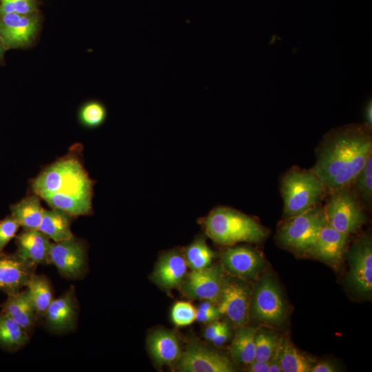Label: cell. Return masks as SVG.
I'll return each instance as SVG.
<instances>
[{
    "instance_id": "cell-1",
    "label": "cell",
    "mask_w": 372,
    "mask_h": 372,
    "mask_svg": "<svg viewBox=\"0 0 372 372\" xmlns=\"http://www.w3.org/2000/svg\"><path fill=\"white\" fill-rule=\"evenodd\" d=\"M369 125H351L331 132L318 152L311 171L331 192L352 183L371 156Z\"/></svg>"
},
{
    "instance_id": "cell-2",
    "label": "cell",
    "mask_w": 372,
    "mask_h": 372,
    "mask_svg": "<svg viewBox=\"0 0 372 372\" xmlns=\"http://www.w3.org/2000/svg\"><path fill=\"white\" fill-rule=\"evenodd\" d=\"M32 187L52 208L70 216L91 210L92 183L75 158H62L50 165L32 181Z\"/></svg>"
},
{
    "instance_id": "cell-3",
    "label": "cell",
    "mask_w": 372,
    "mask_h": 372,
    "mask_svg": "<svg viewBox=\"0 0 372 372\" xmlns=\"http://www.w3.org/2000/svg\"><path fill=\"white\" fill-rule=\"evenodd\" d=\"M203 225L207 236L223 245L239 242L258 243L267 234L265 228L252 218L225 207L213 209L204 218Z\"/></svg>"
},
{
    "instance_id": "cell-4",
    "label": "cell",
    "mask_w": 372,
    "mask_h": 372,
    "mask_svg": "<svg viewBox=\"0 0 372 372\" xmlns=\"http://www.w3.org/2000/svg\"><path fill=\"white\" fill-rule=\"evenodd\" d=\"M324 192L321 181L311 170L293 169L287 172L281 183L285 215L293 217L314 207Z\"/></svg>"
},
{
    "instance_id": "cell-5",
    "label": "cell",
    "mask_w": 372,
    "mask_h": 372,
    "mask_svg": "<svg viewBox=\"0 0 372 372\" xmlns=\"http://www.w3.org/2000/svg\"><path fill=\"white\" fill-rule=\"evenodd\" d=\"M327 223L324 208L318 204L300 214L289 218L279 227L278 238L287 248L305 253Z\"/></svg>"
},
{
    "instance_id": "cell-6",
    "label": "cell",
    "mask_w": 372,
    "mask_h": 372,
    "mask_svg": "<svg viewBox=\"0 0 372 372\" xmlns=\"http://www.w3.org/2000/svg\"><path fill=\"white\" fill-rule=\"evenodd\" d=\"M330 193L324 208L327 223L347 236L356 232L366 220L356 197L347 187L338 188Z\"/></svg>"
},
{
    "instance_id": "cell-7",
    "label": "cell",
    "mask_w": 372,
    "mask_h": 372,
    "mask_svg": "<svg viewBox=\"0 0 372 372\" xmlns=\"http://www.w3.org/2000/svg\"><path fill=\"white\" fill-rule=\"evenodd\" d=\"M251 316L258 321L279 324L286 317L287 309L281 290L270 276H263L257 283L251 298Z\"/></svg>"
},
{
    "instance_id": "cell-8",
    "label": "cell",
    "mask_w": 372,
    "mask_h": 372,
    "mask_svg": "<svg viewBox=\"0 0 372 372\" xmlns=\"http://www.w3.org/2000/svg\"><path fill=\"white\" fill-rule=\"evenodd\" d=\"M225 283L223 268L210 265L205 269L192 270L182 283L181 291L190 298L218 302Z\"/></svg>"
},
{
    "instance_id": "cell-9",
    "label": "cell",
    "mask_w": 372,
    "mask_h": 372,
    "mask_svg": "<svg viewBox=\"0 0 372 372\" xmlns=\"http://www.w3.org/2000/svg\"><path fill=\"white\" fill-rule=\"evenodd\" d=\"M181 372H232L231 362L224 355L201 344L192 342L181 353L178 361Z\"/></svg>"
},
{
    "instance_id": "cell-10",
    "label": "cell",
    "mask_w": 372,
    "mask_h": 372,
    "mask_svg": "<svg viewBox=\"0 0 372 372\" xmlns=\"http://www.w3.org/2000/svg\"><path fill=\"white\" fill-rule=\"evenodd\" d=\"M39 27L38 14L0 15V40L6 48L25 47L33 40Z\"/></svg>"
},
{
    "instance_id": "cell-11",
    "label": "cell",
    "mask_w": 372,
    "mask_h": 372,
    "mask_svg": "<svg viewBox=\"0 0 372 372\" xmlns=\"http://www.w3.org/2000/svg\"><path fill=\"white\" fill-rule=\"evenodd\" d=\"M349 281L359 293L372 291V245L369 236H362L349 251Z\"/></svg>"
},
{
    "instance_id": "cell-12",
    "label": "cell",
    "mask_w": 372,
    "mask_h": 372,
    "mask_svg": "<svg viewBox=\"0 0 372 372\" xmlns=\"http://www.w3.org/2000/svg\"><path fill=\"white\" fill-rule=\"evenodd\" d=\"M64 276H79L85 265V251L83 245L74 237L52 243L48 258Z\"/></svg>"
},
{
    "instance_id": "cell-13",
    "label": "cell",
    "mask_w": 372,
    "mask_h": 372,
    "mask_svg": "<svg viewBox=\"0 0 372 372\" xmlns=\"http://www.w3.org/2000/svg\"><path fill=\"white\" fill-rule=\"evenodd\" d=\"M218 307L220 315L226 316L234 324L242 325L248 319L251 293L241 282H225Z\"/></svg>"
},
{
    "instance_id": "cell-14",
    "label": "cell",
    "mask_w": 372,
    "mask_h": 372,
    "mask_svg": "<svg viewBox=\"0 0 372 372\" xmlns=\"http://www.w3.org/2000/svg\"><path fill=\"white\" fill-rule=\"evenodd\" d=\"M223 269L241 278H256L264 267V260L254 249L245 246L228 248L222 254Z\"/></svg>"
},
{
    "instance_id": "cell-15",
    "label": "cell",
    "mask_w": 372,
    "mask_h": 372,
    "mask_svg": "<svg viewBox=\"0 0 372 372\" xmlns=\"http://www.w3.org/2000/svg\"><path fill=\"white\" fill-rule=\"evenodd\" d=\"M347 236L327 223L305 253L331 265H337L342 259Z\"/></svg>"
},
{
    "instance_id": "cell-16",
    "label": "cell",
    "mask_w": 372,
    "mask_h": 372,
    "mask_svg": "<svg viewBox=\"0 0 372 372\" xmlns=\"http://www.w3.org/2000/svg\"><path fill=\"white\" fill-rule=\"evenodd\" d=\"M187 265L181 253L173 250L164 254L152 273V281L166 291L180 286L187 274Z\"/></svg>"
},
{
    "instance_id": "cell-17",
    "label": "cell",
    "mask_w": 372,
    "mask_h": 372,
    "mask_svg": "<svg viewBox=\"0 0 372 372\" xmlns=\"http://www.w3.org/2000/svg\"><path fill=\"white\" fill-rule=\"evenodd\" d=\"M16 256L32 266L48 261L52 246L50 238L39 229L25 230L17 237Z\"/></svg>"
},
{
    "instance_id": "cell-18",
    "label": "cell",
    "mask_w": 372,
    "mask_h": 372,
    "mask_svg": "<svg viewBox=\"0 0 372 372\" xmlns=\"http://www.w3.org/2000/svg\"><path fill=\"white\" fill-rule=\"evenodd\" d=\"M147 346L152 358L159 365L178 362L182 353L178 337L168 330L153 331L147 338Z\"/></svg>"
},
{
    "instance_id": "cell-19",
    "label": "cell",
    "mask_w": 372,
    "mask_h": 372,
    "mask_svg": "<svg viewBox=\"0 0 372 372\" xmlns=\"http://www.w3.org/2000/svg\"><path fill=\"white\" fill-rule=\"evenodd\" d=\"M30 265L14 256L0 254V290L8 295L26 286L31 275Z\"/></svg>"
},
{
    "instance_id": "cell-20",
    "label": "cell",
    "mask_w": 372,
    "mask_h": 372,
    "mask_svg": "<svg viewBox=\"0 0 372 372\" xmlns=\"http://www.w3.org/2000/svg\"><path fill=\"white\" fill-rule=\"evenodd\" d=\"M48 326L56 331L70 329L74 325L76 304L72 293L68 292L59 298L52 300L45 313Z\"/></svg>"
},
{
    "instance_id": "cell-21",
    "label": "cell",
    "mask_w": 372,
    "mask_h": 372,
    "mask_svg": "<svg viewBox=\"0 0 372 372\" xmlns=\"http://www.w3.org/2000/svg\"><path fill=\"white\" fill-rule=\"evenodd\" d=\"M1 309L26 331L32 327L36 313L27 290L9 294Z\"/></svg>"
},
{
    "instance_id": "cell-22",
    "label": "cell",
    "mask_w": 372,
    "mask_h": 372,
    "mask_svg": "<svg viewBox=\"0 0 372 372\" xmlns=\"http://www.w3.org/2000/svg\"><path fill=\"white\" fill-rule=\"evenodd\" d=\"M38 229L54 242L74 237L70 229V215L58 209H43Z\"/></svg>"
},
{
    "instance_id": "cell-23",
    "label": "cell",
    "mask_w": 372,
    "mask_h": 372,
    "mask_svg": "<svg viewBox=\"0 0 372 372\" xmlns=\"http://www.w3.org/2000/svg\"><path fill=\"white\" fill-rule=\"evenodd\" d=\"M38 197L28 196L10 207L11 216L25 230L38 229L42 220L44 209Z\"/></svg>"
},
{
    "instance_id": "cell-24",
    "label": "cell",
    "mask_w": 372,
    "mask_h": 372,
    "mask_svg": "<svg viewBox=\"0 0 372 372\" xmlns=\"http://www.w3.org/2000/svg\"><path fill=\"white\" fill-rule=\"evenodd\" d=\"M257 329L240 327L236 333L230 347L233 360L248 365L255 360V335Z\"/></svg>"
},
{
    "instance_id": "cell-25",
    "label": "cell",
    "mask_w": 372,
    "mask_h": 372,
    "mask_svg": "<svg viewBox=\"0 0 372 372\" xmlns=\"http://www.w3.org/2000/svg\"><path fill=\"white\" fill-rule=\"evenodd\" d=\"M21 326L4 313H0V346L7 350H15L23 346L28 335Z\"/></svg>"
},
{
    "instance_id": "cell-26",
    "label": "cell",
    "mask_w": 372,
    "mask_h": 372,
    "mask_svg": "<svg viewBox=\"0 0 372 372\" xmlns=\"http://www.w3.org/2000/svg\"><path fill=\"white\" fill-rule=\"evenodd\" d=\"M26 287L35 313L39 316L45 315L48 306L53 300L48 281L41 276L31 273Z\"/></svg>"
},
{
    "instance_id": "cell-27",
    "label": "cell",
    "mask_w": 372,
    "mask_h": 372,
    "mask_svg": "<svg viewBox=\"0 0 372 372\" xmlns=\"http://www.w3.org/2000/svg\"><path fill=\"white\" fill-rule=\"evenodd\" d=\"M280 365L282 372H309L312 365L288 340L280 342Z\"/></svg>"
},
{
    "instance_id": "cell-28",
    "label": "cell",
    "mask_w": 372,
    "mask_h": 372,
    "mask_svg": "<svg viewBox=\"0 0 372 372\" xmlns=\"http://www.w3.org/2000/svg\"><path fill=\"white\" fill-rule=\"evenodd\" d=\"M214 256V252L201 237L196 238L187 246L184 254L187 266L192 270H199L209 267Z\"/></svg>"
},
{
    "instance_id": "cell-29",
    "label": "cell",
    "mask_w": 372,
    "mask_h": 372,
    "mask_svg": "<svg viewBox=\"0 0 372 372\" xmlns=\"http://www.w3.org/2000/svg\"><path fill=\"white\" fill-rule=\"evenodd\" d=\"M278 342L276 334L267 331H256L254 360L270 361Z\"/></svg>"
},
{
    "instance_id": "cell-30",
    "label": "cell",
    "mask_w": 372,
    "mask_h": 372,
    "mask_svg": "<svg viewBox=\"0 0 372 372\" xmlns=\"http://www.w3.org/2000/svg\"><path fill=\"white\" fill-rule=\"evenodd\" d=\"M354 187L361 199L367 204L372 198V156L366 162L363 168L354 178Z\"/></svg>"
},
{
    "instance_id": "cell-31",
    "label": "cell",
    "mask_w": 372,
    "mask_h": 372,
    "mask_svg": "<svg viewBox=\"0 0 372 372\" xmlns=\"http://www.w3.org/2000/svg\"><path fill=\"white\" fill-rule=\"evenodd\" d=\"M107 111L103 104L98 101H91L85 104L81 110V122L91 127H98L103 123L106 118Z\"/></svg>"
},
{
    "instance_id": "cell-32",
    "label": "cell",
    "mask_w": 372,
    "mask_h": 372,
    "mask_svg": "<svg viewBox=\"0 0 372 372\" xmlns=\"http://www.w3.org/2000/svg\"><path fill=\"white\" fill-rule=\"evenodd\" d=\"M15 13L22 15L38 14L35 0H0V15Z\"/></svg>"
},
{
    "instance_id": "cell-33",
    "label": "cell",
    "mask_w": 372,
    "mask_h": 372,
    "mask_svg": "<svg viewBox=\"0 0 372 372\" xmlns=\"http://www.w3.org/2000/svg\"><path fill=\"white\" fill-rule=\"evenodd\" d=\"M196 309L189 302L179 301L174 304L171 311V318L178 327L188 326L196 320Z\"/></svg>"
},
{
    "instance_id": "cell-34",
    "label": "cell",
    "mask_w": 372,
    "mask_h": 372,
    "mask_svg": "<svg viewBox=\"0 0 372 372\" xmlns=\"http://www.w3.org/2000/svg\"><path fill=\"white\" fill-rule=\"evenodd\" d=\"M19 227V224L12 216H7L0 222V254L15 236Z\"/></svg>"
},
{
    "instance_id": "cell-35",
    "label": "cell",
    "mask_w": 372,
    "mask_h": 372,
    "mask_svg": "<svg viewBox=\"0 0 372 372\" xmlns=\"http://www.w3.org/2000/svg\"><path fill=\"white\" fill-rule=\"evenodd\" d=\"M218 309L214 311H202L196 309V320L200 322H211L216 321L220 316Z\"/></svg>"
},
{
    "instance_id": "cell-36",
    "label": "cell",
    "mask_w": 372,
    "mask_h": 372,
    "mask_svg": "<svg viewBox=\"0 0 372 372\" xmlns=\"http://www.w3.org/2000/svg\"><path fill=\"white\" fill-rule=\"evenodd\" d=\"M229 337V330L228 325L225 322L221 329L214 336L211 341L215 346L223 345Z\"/></svg>"
},
{
    "instance_id": "cell-37",
    "label": "cell",
    "mask_w": 372,
    "mask_h": 372,
    "mask_svg": "<svg viewBox=\"0 0 372 372\" xmlns=\"http://www.w3.org/2000/svg\"><path fill=\"white\" fill-rule=\"evenodd\" d=\"M225 322H211L205 329L204 332V337L208 341H211L214 336L221 329Z\"/></svg>"
},
{
    "instance_id": "cell-38",
    "label": "cell",
    "mask_w": 372,
    "mask_h": 372,
    "mask_svg": "<svg viewBox=\"0 0 372 372\" xmlns=\"http://www.w3.org/2000/svg\"><path fill=\"white\" fill-rule=\"evenodd\" d=\"M247 371L249 372H270L269 361H253L248 364Z\"/></svg>"
},
{
    "instance_id": "cell-39",
    "label": "cell",
    "mask_w": 372,
    "mask_h": 372,
    "mask_svg": "<svg viewBox=\"0 0 372 372\" xmlns=\"http://www.w3.org/2000/svg\"><path fill=\"white\" fill-rule=\"evenodd\" d=\"M280 342L276 347L274 353L269 361L270 362V372H280L282 371L281 367L280 365V359H279V352H280Z\"/></svg>"
},
{
    "instance_id": "cell-40",
    "label": "cell",
    "mask_w": 372,
    "mask_h": 372,
    "mask_svg": "<svg viewBox=\"0 0 372 372\" xmlns=\"http://www.w3.org/2000/svg\"><path fill=\"white\" fill-rule=\"evenodd\" d=\"M335 367L327 362H320L312 366L311 372H334L336 371Z\"/></svg>"
},
{
    "instance_id": "cell-41",
    "label": "cell",
    "mask_w": 372,
    "mask_h": 372,
    "mask_svg": "<svg viewBox=\"0 0 372 372\" xmlns=\"http://www.w3.org/2000/svg\"><path fill=\"white\" fill-rule=\"evenodd\" d=\"M365 116L367 122V125L369 126H371V122H372V106H371V101L368 103L366 110H365Z\"/></svg>"
},
{
    "instance_id": "cell-42",
    "label": "cell",
    "mask_w": 372,
    "mask_h": 372,
    "mask_svg": "<svg viewBox=\"0 0 372 372\" xmlns=\"http://www.w3.org/2000/svg\"><path fill=\"white\" fill-rule=\"evenodd\" d=\"M4 45H3L2 42L0 40V59L2 58L3 52H4Z\"/></svg>"
}]
</instances>
